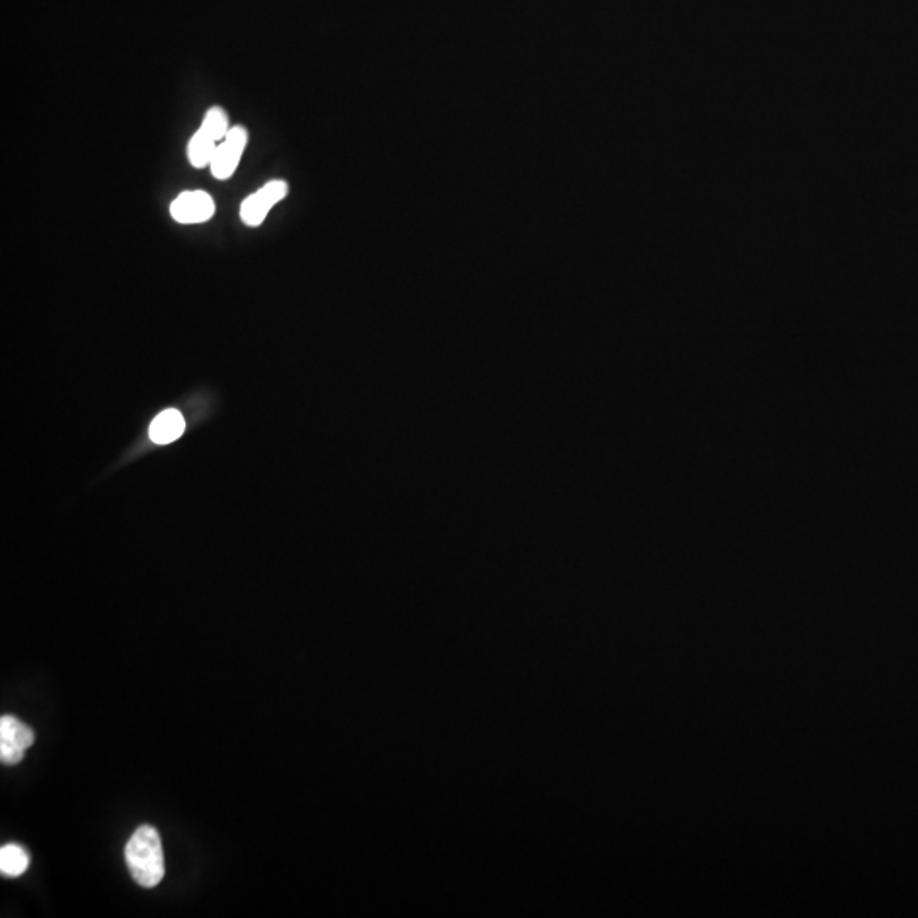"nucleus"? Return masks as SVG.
Masks as SVG:
<instances>
[{
  "label": "nucleus",
  "mask_w": 918,
  "mask_h": 918,
  "mask_svg": "<svg viewBox=\"0 0 918 918\" xmlns=\"http://www.w3.org/2000/svg\"><path fill=\"white\" fill-rule=\"evenodd\" d=\"M125 857L131 878L142 888H155L164 879V849L159 832L150 825L136 828L126 844Z\"/></svg>",
  "instance_id": "1"
},
{
  "label": "nucleus",
  "mask_w": 918,
  "mask_h": 918,
  "mask_svg": "<svg viewBox=\"0 0 918 918\" xmlns=\"http://www.w3.org/2000/svg\"><path fill=\"white\" fill-rule=\"evenodd\" d=\"M34 731L14 716L0 718V760L4 765H16L34 743Z\"/></svg>",
  "instance_id": "2"
},
{
  "label": "nucleus",
  "mask_w": 918,
  "mask_h": 918,
  "mask_svg": "<svg viewBox=\"0 0 918 918\" xmlns=\"http://www.w3.org/2000/svg\"><path fill=\"white\" fill-rule=\"evenodd\" d=\"M247 142H249V135H247V130H245L244 126L230 128L228 135L218 143L215 157L211 160L210 169L213 177L220 179V181H225V179H230L233 176V172H235L238 162H240V157H242V153L247 147Z\"/></svg>",
  "instance_id": "3"
},
{
  "label": "nucleus",
  "mask_w": 918,
  "mask_h": 918,
  "mask_svg": "<svg viewBox=\"0 0 918 918\" xmlns=\"http://www.w3.org/2000/svg\"><path fill=\"white\" fill-rule=\"evenodd\" d=\"M288 194V184L284 181L267 182L257 193L250 194L240 206V218L247 227H259L266 220L272 206L283 201Z\"/></svg>",
  "instance_id": "4"
},
{
  "label": "nucleus",
  "mask_w": 918,
  "mask_h": 918,
  "mask_svg": "<svg viewBox=\"0 0 918 918\" xmlns=\"http://www.w3.org/2000/svg\"><path fill=\"white\" fill-rule=\"evenodd\" d=\"M215 201L204 191H186L170 204V215L177 223H204L215 215Z\"/></svg>",
  "instance_id": "5"
},
{
  "label": "nucleus",
  "mask_w": 918,
  "mask_h": 918,
  "mask_svg": "<svg viewBox=\"0 0 918 918\" xmlns=\"http://www.w3.org/2000/svg\"><path fill=\"white\" fill-rule=\"evenodd\" d=\"M184 431H186V420L182 417L181 412L169 408L153 419L150 425V439L155 444L164 446V444L177 441Z\"/></svg>",
  "instance_id": "6"
},
{
  "label": "nucleus",
  "mask_w": 918,
  "mask_h": 918,
  "mask_svg": "<svg viewBox=\"0 0 918 918\" xmlns=\"http://www.w3.org/2000/svg\"><path fill=\"white\" fill-rule=\"evenodd\" d=\"M216 147H218V142H216L215 138L199 128L191 138L189 147H187L189 162L196 169L210 167L211 160L215 157Z\"/></svg>",
  "instance_id": "7"
},
{
  "label": "nucleus",
  "mask_w": 918,
  "mask_h": 918,
  "mask_svg": "<svg viewBox=\"0 0 918 918\" xmlns=\"http://www.w3.org/2000/svg\"><path fill=\"white\" fill-rule=\"evenodd\" d=\"M29 866L28 852L21 845L7 844L0 849V873L6 878H17Z\"/></svg>",
  "instance_id": "8"
},
{
  "label": "nucleus",
  "mask_w": 918,
  "mask_h": 918,
  "mask_svg": "<svg viewBox=\"0 0 918 918\" xmlns=\"http://www.w3.org/2000/svg\"><path fill=\"white\" fill-rule=\"evenodd\" d=\"M201 130L213 136L216 142H221V140L228 135V131H230L228 116L227 113H225V109L220 108V106H213V108L208 109L206 114H204Z\"/></svg>",
  "instance_id": "9"
}]
</instances>
